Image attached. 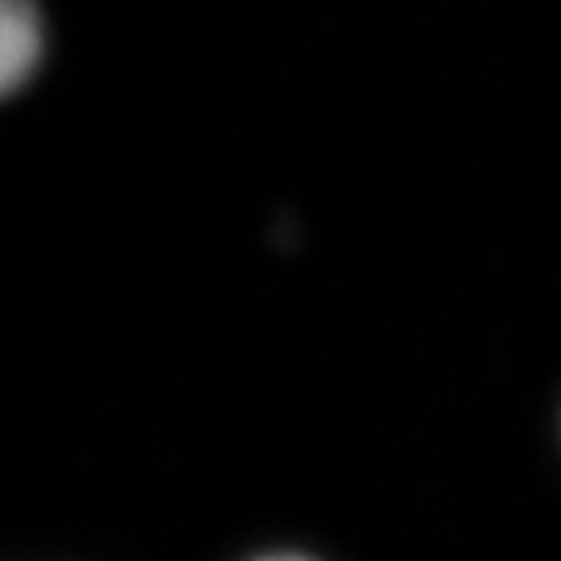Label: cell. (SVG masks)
Listing matches in <instances>:
<instances>
[{
	"label": "cell",
	"mask_w": 561,
	"mask_h": 561,
	"mask_svg": "<svg viewBox=\"0 0 561 561\" xmlns=\"http://www.w3.org/2000/svg\"><path fill=\"white\" fill-rule=\"evenodd\" d=\"M44 59V20L35 0H0V98L27 87Z\"/></svg>",
	"instance_id": "cell-1"
},
{
	"label": "cell",
	"mask_w": 561,
	"mask_h": 561,
	"mask_svg": "<svg viewBox=\"0 0 561 561\" xmlns=\"http://www.w3.org/2000/svg\"><path fill=\"white\" fill-rule=\"evenodd\" d=\"M257 561H316V558H305V553H270V558H257Z\"/></svg>",
	"instance_id": "cell-2"
}]
</instances>
